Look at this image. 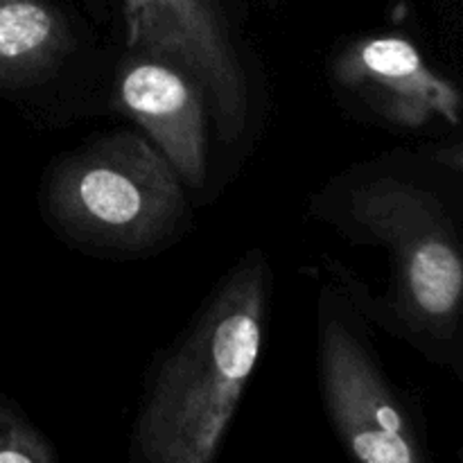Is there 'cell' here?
<instances>
[{"label":"cell","instance_id":"obj_1","mask_svg":"<svg viewBox=\"0 0 463 463\" xmlns=\"http://www.w3.org/2000/svg\"><path fill=\"white\" fill-rule=\"evenodd\" d=\"M269 269L244 258L158 366L134 428V459L208 463L220 450L262 346Z\"/></svg>","mask_w":463,"mask_h":463},{"label":"cell","instance_id":"obj_2","mask_svg":"<svg viewBox=\"0 0 463 463\" xmlns=\"http://www.w3.org/2000/svg\"><path fill=\"white\" fill-rule=\"evenodd\" d=\"M337 208L321 215L392 253L393 307L411 337L452 342L461 317L463 260L441 199L407 176L375 172L344 184Z\"/></svg>","mask_w":463,"mask_h":463},{"label":"cell","instance_id":"obj_3","mask_svg":"<svg viewBox=\"0 0 463 463\" xmlns=\"http://www.w3.org/2000/svg\"><path fill=\"white\" fill-rule=\"evenodd\" d=\"M181 185L147 140L113 134L59 158L43 197L50 220L68 238L104 251L138 253L161 244L181 224Z\"/></svg>","mask_w":463,"mask_h":463},{"label":"cell","instance_id":"obj_4","mask_svg":"<svg viewBox=\"0 0 463 463\" xmlns=\"http://www.w3.org/2000/svg\"><path fill=\"white\" fill-rule=\"evenodd\" d=\"M131 50L184 68L211 104L217 134L235 143L247 129L249 89L217 0H125Z\"/></svg>","mask_w":463,"mask_h":463},{"label":"cell","instance_id":"obj_5","mask_svg":"<svg viewBox=\"0 0 463 463\" xmlns=\"http://www.w3.org/2000/svg\"><path fill=\"white\" fill-rule=\"evenodd\" d=\"M321 384L335 432L364 463H419V439L405 407L355 333L342 319L321 330Z\"/></svg>","mask_w":463,"mask_h":463},{"label":"cell","instance_id":"obj_6","mask_svg":"<svg viewBox=\"0 0 463 463\" xmlns=\"http://www.w3.org/2000/svg\"><path fill=\"white\" fill-rule=\"evenodd\" d=\"M333 75L369 111L392 125L419 129L439 120L457 125L459 90L439 77L411 41L401 36H366L337 54Z\"/></svg>","mask_w":463,"mask_h":463},{"label":"cell","instance_id":"obj_7","mask_svg":"<svg viewBox=\"0 0 463 463\" xmlns=\"http://www.w3.org/2000/svg\"><path fill=\"white\" fill-rule=\"evenodd\" d=\"M116 102L147 131L181 184L202 188L206 179V99L197 81L176 63L138 50L120 66Z\"/></svg>","mask_w":463,"mask_h":463},{"label":"cell","instance_id":"obj_8","mask_svg":"<svg viewBox=\"0 0 463 463\" xmlns=\"http://www.w3.org/2000/svg\"><path fill=\"white\" fill-rule=\"evenodd\" d=\"M72 45L66 18L48 0H0V89L48 80Z\"/></svg>","mask_w":463,"mask_h":463},{"label":"cell","instance_id":"obj_9","mask_svg":"<svg viewBox=\"0 0 463 463\" xmlns=\"http://www.w3.org/2000/svg\"><path fill=\"white\" fill-rule=\"evenodd\" d=\"M54 446L5 398H0V463H52Z\"/></svg>","mask_w":463,"mask_h":463}]
</instances>
